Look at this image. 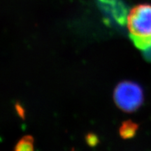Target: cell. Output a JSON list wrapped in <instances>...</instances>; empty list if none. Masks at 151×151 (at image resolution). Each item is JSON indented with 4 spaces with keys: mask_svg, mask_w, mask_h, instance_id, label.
<instances>
[{
    "mask_svg": "<svg viewBox=\"0 0 151 151\" xmlns=\"http://www.w3.org/2000/svg\"><path fill=\"white\" fill-rule=\"evenodd\" d=\"M115 102L125 112L137 110L143 101V90L139 85L131 81H124L116 87L114 91Z\"/></svg>",
    "mask_w": 151,
    "mask_h": 151,
    "instance_id": "6da1fadb",
    "label": "cell"
},
{
    "mask_svg": "<svg viewBox=\"0 0 151 151\" xmlns=\"http://www.w3.org/2000/svg\"><path fill=\"white\" fill-rule=\"evenodd\" d=\"M127 27L131 35L151 36V5L140 4L134 7L127 18Z\"/></svg>",
    "mask_w": 151,
    "mask_h": 151,
    "instance_id": "7a4b0ae2",
    "label": "cell"
},
{
    "mask_svg": "<svg viewBox=\"0 0 151 151\" xmlns=\"http://www.w3.org/2000/svg\"><path fill=\"white\" fill-rule=\"evenodd\" d=\"M139 125L131 120H127L122 122L121 127L119 129V133L124 139H131L134 137L137 133Z\"/></svg>",
    "mask_w": 151,
    "mask_h": 151,
    "instance_id": "3957f363",
    "label": "cell"
},
{
    "mask_svg": "<svg viewBox=\"0 0 151 151\" xmlns=\"http://www.w3.org/2000/svg\"><path fill=\"white\" fill-rule=\"evenodd\" d=\"M14 151H35L34 139L31 136H25L22 137L17 143Z\"/></svg>",
    "mask_w": 151,
    "mask_h": 151,
    "instance_id": "277c9868",
    "label": "cell"
},
{
    "mask_svg": "<svg viewBox=\"0 0 151 151\" xmlns=\"http://www.w3.org/2000/svg\"><path fill=\"white\" fill-rule=\"evenodd\" d=\"M134 44L141 50H146L151 48V36L150 37H137L130 35Z\"/></svg>",
    "mask_w": 151,
    "mask_h": 151,
    "instance_id": "5b68a950",
    "label": "cell"
},
{
    "mask_svg": "<svg viewBox=\"0 0 151 151\" xmlns=\"http://www.w3.org/2000/svg\"><path fill=\"white\" fill-rule=\"evenodd\" d=\"M86 141L88 144L90 146H95L99 142V139L97 136L94 134H88L86 137Z\"/></svg>",
    "mask_w": 151,
    "mask_h": 151,
    "instance_id": "8992f818",
    "label": "cell"
},
{
    "mask_svg": "<svg viewBox=\"0 0 151 151\" xmlns=\"http://www.w3.org/2000/svg\"><path fill=\"white\" fill-rule=\"evenodd\" d=\"M16 108L17 112H18V113L19 114V116H20L21 117H24V111L23 109H22V107L21 106L19 105V104H17Z\"/></svg>",
    "mask_w": 151,
    "mask_h": 151,
    "instance_id": "52a82bcc",
    "label": "cell"
},
{
    "mask_svg": "<svg viewBox=\"0 0 151 151\" xmlns=\"http://www.w3.org/2000/svg\"><path fill=\"white\" fill-rule=\"evenodd\" d=\"M71 151H75L74 149H72V150H71Z\"/></svg>",
    "mask_w": 151,
    "mask_h": 151,
    "instance_id": "ba28073f",
    "label": "cell"
}]
</instances>
